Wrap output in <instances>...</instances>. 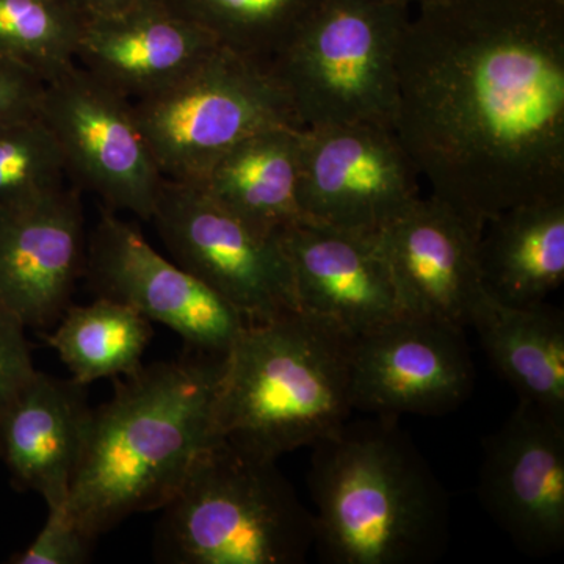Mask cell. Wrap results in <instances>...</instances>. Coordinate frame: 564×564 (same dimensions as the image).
I'll return each instance as SVG.
<instances>
[{"mask_svg": "<svg viewBox=\"0 0 564 564\" xmlns=\"http://www.w3.org/2000/svg\"><path fill=\"white\" fill-rule=\"evenodd\" d=\"M87 245L77 188L0 210V307L28 328H54L85 276Z\"/></svg>", "mask_w": 564, "mask_h": 564, "instance_id": "14", "label": "cell"}, {"mask_svg": "<svg viewBox=\"0 0 564 564\" xmlns=\"http://www.w3.org/2000/svg\"><path fill=\"white\" fill-rule=\"evenodd\" d=\"M562 2H564V0H562Z\"/></svg>", "mask_w": 564, "mask_h": 564, "instance_id": "31", "label": "cell"}, {"mask_svg": "<svg viewBox=\"0 0 564 564\" xmlns=\"http://www.w3.org/2000/svg\"><path fill=\"white\" fill-rule=\"evenodd\" d=\"M132 104L152 158L172 181L198 182L252 133L302 128L272 69L225 47L172 87Z\"/></svg>", "mask_w": 564, "mask_h": 564, "instance_id": "7", "label": "cell"}, {"mask_svg": "<svg viewBox=\"0 0 564 564\" xmlns=\"http://www.w3.org/2000/svg\"><path fill=\"white\" fill-rule=\"evenodd\" d=\"M84 24L104 20L129 9L137 0H63Z\"/></svg>", "mask_w": 564, "mask_h": 564, "instance_id": "29", "label": "cell"}, {"mask_svg": "<svg viewBox=\"0 0 564 564\" xmlns=\"http://www.w3.org/2000/svg\"><path fill=\"white\" fill-rule=\"evenodd\" d=\"M46 80L0 54V124L40 117Z\"/></svg>", "mask_w": 564, "mask_h": 564, "instance_id": "28", "label": "cell"}, {"mask_svg": "<svg viewBox=\"0 0 564 564\" xmlns=\"http://www.w3.org/2000/svg\"><path fill=\"white\" fill-rule=\"evenodd\" d=\"M228 355V352H226ZM226 355L185 348L115 380L93 410L84 456L65 507L93 540L133 514L162 510L215 441Z\"/></svg>", "mask_w": 564, "mask_h": 564, "instance_id": "2", "label": "cell"}, {"mask_svg": "<svg viewBox=\"0 0 564 564\" xmlns=\"http://www.w3.org/2000/svg\"><path fill=\"white\" fill-rule=\"evenodd\" d=\"M82 31L63 0H0V54L46 82L76 65Z\"/></svg>", "mask_w": 564, "mask_h": 564, "instance_id": "24", "label": "cell"}, {"mask_svg": "<svg viewBox=\"0 0 564 564\" xmlns=\"http://www.w3.org/2000/svg\"><path fill=\"white\" fill-rule=\"evenodd\" d=\"M152 336V323L128 304L96 296L88 304H70L46 340L70 378L88 388L139 370Z\"/></svg>", "mask_w": 564, "mask_h": 564, "instance_id": "22", "label": "cell"}, {"mask_svg": "<svg viewBox=\"0 0 564 564\" xmlns=\"http://www.w3.org/2000/svg\"><path fill=\"white\" fill-rule=\"evenodd\" d=\"M96 540L70 518L66 507L47 508L43 529L31 544L14 552L9 564H85L91 562Z\"/></svg>", "mask_w": 564, "mask_h": 564, "instance_id": "26", "label": "cell"}, {"mask_svg": "<svg viewBox=\"0 0 564 564\" xmlns=\"http://www.w3.org/2000/svg\"><path fill=\"white\" fill-rule=\"evenodd\" d=\"M352 411L369 415H444L475 383L464 329L402 314L352 339Z\"/></svg>", "mask_w": 564, "mask_h": 564, "instance_id": "12", "label": "cell"}, {"mask_svg": "<svg viewBox=\"0 0 564 564\" xmlns=\"http://www.w3.org/2000/svg\"><path fill=\"white\" fill-rule=\"evenodd\" d=\"M352 339L302 311L248 322L226 355L217 436L278 459L339 432L352 413Z\"/></svg>", "mask_w": 564, "mask_h": 564, "instance_id": "4", "label": "cell"}, {"mask_svg": "<svg viewBox=\"0 0 564 564\" xmlns=\"http://www.w3.org/2000/svg\"><path fill=\"white\" fill-rule=\"evenodd\" d=\"M225 50L270 66L322 0H163Z\"/></svg>", "mask_w": 564, "mask_h": 564, "instance_id": "23", "label": "cell"}, {"mask_svg": "<svg viewBox=\"0 0 564 564\" xmlns=\"http://www.w3.org/2000/svg\"><path fill=\"white\" fill-rule=\"evenodd\" d=\"M95 408L87 386L36 370L0 406V462L18 491L65 507L84 456Z\"/></svg>", "mask_w": 564, "mask_h": 564, "instance_id": "17", "label": "cell"}, {"mask_svg": "<svg viewBox=\"0 0 564 564\" xmlns=\"http://www.w3.org/2000/svg\"><path fill=\"white\" fill-rule=\"evenodd\" d=\"M470 326L521 402L564 422V314L545 302L507 306L486 295Z\"/></svg>", "mask_w": 564, "mask_h": 564, "instance_id": "21", "label": "cell"}, {"mask_svg": "<svg viewBox=\"0 0 564 564\" xmlns=\"http://www.w3.org/2000/svg\"><path fill=\"white\" fill-rule=\"evenodd\" d=\"M478 499L522 552L564 547V422L521 402L484 441Z\"/></svg>", "mask_w": 564, "mask_h": 564, "instance_id": "13", "label": "cell"}, {"mask_svg": "<svg viewBox=\"0 0 564 564\" xmlns=\"http://www.w3.org/2000/svg\"><path fill=\"white\" fill-rule=\"evenodd\" d=\"M423 2H430V0H410L411 6H413V3H415V6H419V3Z\"/></svg>", "mask_w": 564, "mask_h": 564, "instance_id": "30", "label": "cell"}, {"mask_svg": "<svg viewBox=\"0 0 564 564\" xmlns=\"http://www.w3.org/2000/svg\"><path fill=\"white\" fill-rule=\"evenodd\" d=\"M41 118L66 173L106 204L151 221L163 180L133 104L79 65L46 82Z\"/></svg>", "mask_w": 564, "mask_h": 564, "instance_id": "9", "label": "cell"}, {"mask_svg": "<svg viewBox=\"0 0 564 564\" xmlns=\"http://www.w3.org/2000/svg\"><path fill=\"white\" fill-rule=\"evenodd\" d=\"M85 278L96 296L135 310L184 340L185 348L226 355L247 318L198 278L161 254L135 228L106 209L88 236Z\"/></svg>", "mask_w": 564, "mask_h": 564, "instance_id": "11", "label": "cell"}, {"mask_svg": "<svg viewBox=\"0 0 564 564\" xmlns=\"http://www.w3.org/2000/svg\"><path fill=\"white\" fill-rule=\"evenodd\" d=\"M151 221L170 259L248 322L299 311L280 234L254 231L199 185L172 180H163Z\"/></svg>", "mask_w": 564, "mask_h": 564, "instance_id": "8", "label": "cell"}, {"mask_svg": "<svg viewBox=\"0 0 564 564\" xmlns=\"http://www.w3.org/2000/svg\"><path fill=\"white\" fill-rule=\"evenodd\" d=\"M419 177L393 129L336 124L302 131L304 220L380 236L421 199Z\"/></svg>", "mask_w": 564, "mask_h": 564, "instance_id": "10", "label": "cell"}, {"mask_svg": "<svg viewBox=\"0 0 564 564\" xmlns=\"http://www.w3.org/2000/svg\"><path fill=\"white\" fill-rule=\"evenodd\" d=\"M65 159L43 118L0 124V210L65 185Z\"/></svg>", "mask_w": 564, "mask_h": 564, "instance_id": "25", "label": "cell"}, {"mask_svg": "<svg viewBox=\"0 0 564 564\" xmlns=\"http://www.w3.org/2000/svg\"><path fill=\"white\" fill-rule=\"evenodd\" d=\"M280 240L302 313L351 336L404 314L378 236L302 220Z\"/></svg>", "mask_w": 564, "mask_h": 564, "instance_id": "16", "label": "cell"}, {"mask_svg": "<svg viewBox=\"0 0 564 564\" xmlns=\"http://www.w3.org/2000/svg\"><path fill=\"white\" fill-rule=\"evenodd\" d=\"M410 7V0H322L269 66L303 129H393Z\"/></svg>", "mask_w": 564, "mask_h": 564, "instance_id": "6", "label": "cell"}, {"mask_svg": "<svg viewBox=\"0 0 564 564\" xmlns=\"http://www.w3.org/2000/svg\"><path fill=\"white\" fill-rule=\"evenodd\" d=\"M307 484L325 563L430 564L447 549V492L397 417L348 421L314 444Z\"/></svg>", "mask_w": 564, "mask_h": 564, "instance_id": "3", "label": "cell"}, {"mask_svg": "<svg viewBox=\"0 0 564 564\" xmlns=\"http://www.w3.org/2000/svg\"><path fill=\"white\" fill-rule=\"evenodd\" d=\"M302 131L273 128L252 133L192 184L254 231L278 236L304 220L299 199Z\"/></svg>", "mask_w": 564, "mask_h": 564, "instance_id": "19", "label": "cell"}, {"mask_svg": "<svg viewBox=\"0 0 564 564\" xmlns=\"http://www.w3.org/2000/svg\"><path fill=\"white\" fill-rule=\"evenodd\" d=\"M28 326L0 307V406L9 402L36 372Z\"/></svg>", "mask_w": 564, "mask_h": 564, "instance_id": "27", "label": "cell"}, {"mask_svg": "<svg viewBox=\"0 0 564 564\" xmlns=\"http://www.w3.org/2000/svg\"><path fill=\"white\" fill-rule=\"evenodd\" d=\"M404 314L467 328L488 295L478 262L480 234L430 195L378 236Z\"/></svg>", "mask_w": 564, "mask_h": 564, "instance_id": "15", "label": "cell"}, {"mask_svg": "<svg viewBox=\"0 0 564 564\" xmlns=\"http://www.w3.org/2000/svg\"><path fill=\"white\" fill-rule=\"evenodd\" d=\"M393 132L475 232L564 196V2L419 3L399 54Z\"/></svg>", "mask_w": 564, "mask_h": 564, "instance_id": "1", "label": "cell"}, {"mask_svg": "<svg viewBox=\"0 0 564 564\" xmlns=\"http://www.w3.org/2000/svg\"><path fill=\"white\" fill-rule=\"evenodd\" d=\"M218 47L163 0H137L121 13L84 24L76 63L135 102L172 87Z\"/></svg>", "mask_w": 564, "mask_h": 564, "instance_id": "18", "label": "cell"}, {"mask_svg": "<svg viewBox=\"0 0 564 564\" xmlns=\"http://www.w3.org/2000/svg\"><path fill=\"white\" fill-rule=\"evenodd\" d=\"M218 440L193 464L155 527L165 564H300L315 544L313 511L276 464Z\"/></svg>", "mask_w": 564, "mask_h": 564, "instance_id": "5", "label": "cell"}, {"mask_svg": "<svg viewBox=\"0 0 564 564\" xmlns=\"http://www.w3.org/2000/svg\"><path fill=\"white\" fill-rule=\"evenodd\" d=\"M486 292L507 306L545 302L564 281V196L511 209L486 223L478 240Z\"/></svg>", "mask_w": 564, "mask_h": 564, "instance_id": "20", "label": "cell"}]
</instances>
